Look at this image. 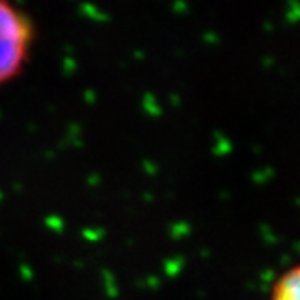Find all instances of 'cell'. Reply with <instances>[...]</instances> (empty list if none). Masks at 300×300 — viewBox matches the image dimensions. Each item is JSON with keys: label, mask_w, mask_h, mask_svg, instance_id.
I'll return each instance as SVG.
<instances>
[{"label": "cell", "mask_w": 300, "mask_h": 300, "mask_svg": "<svg viewBox=\"0 0 300 300\" xmlns=\"http://www.w3.org/2000/svg\"><path fill=\"white\" fill-rule=\"evenodd\" d=\"M35 45V25L14 0H0V87L24 72Z\"/></svg>", "instance_id": "1"}, {"label": "cell", "mask_w": 300, "mask_h": 300, "mask_svg": "<svg viewBox=\"0 0 300 300\" xmlns=\"http://www.w3.org/2000/svg\"><path fill=\"white\" fill-rule=\"evenodd\" d=\"M270 300H300V265L287 270L278 278Z\"/></svg>", "instance_id": "2"}]
</instances>
